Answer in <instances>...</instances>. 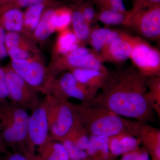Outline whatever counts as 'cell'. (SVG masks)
I'll use <instances>...</instances> for the list:
<instances>
[{"label":"cell","mask_w":160,"mask_h":160,"mask_svg":"<svg viewBox=\"0 0 160 160\" xmlns=\"http://www.w3.org/2000/svg\"><path fill=\"white\" fill-rule=\"evenodd\" d=\"M146 79L133 66L109 72L101 92L90 104L148 123L153 119L154 111L146 98Z\"/></svg>","instance_id":"obj_1"},{"label":"cell","mask_w":160,"mask_h":160,"mask_svg":"<svg viewBox=\"0 0 160 160\" xmlns=\"http://www.w3.org/2000/svg\"><path fill=\"white\" fill-rule=\"evenodd\" d=\"M72 9V29L81 45L86 46L88 44L91 26L84 19L78 6Z\"/></svg>","instance_id":"obj_22"},{"label":"cell","mask_w":160,"mask_h":160,"mask_svg":"<svg viewBox=\"0 0 160 160\" xmlns=\"http://www.w3.org/2000/svg\"><path fill=\"white\" fill-rule=\"evenodd\" d=\"M24 22V12L18 8L0 6V27L6 32L22 33Z\"/></svg>","instance_id":"obj_16"},{"label":"cell","mask_w":160,"mask_h":160,"mask_svg":"<svg viewBox=\"0 0 160 160\" xmlns=\"http://www.w3.org/2000/svg\"><path fill=\"white\" fill-rule=\"evenodd\" d=\"M38 160H68L69 157L62 143L51 139L38 151Z\"/></svg>","instance_id":"obj_23"},{"label":"cell","mask_w":160,"mask_h":160,"mask_svg":"<svg viewBox=\"0 0 160 160\" xmlns=\"http://www.w3.org/2000/svg\"><path fill=\"white\" fill-rule=\"evenodd\" d=\"M120 30L99 26L91 27L88 44L98 54L100 51L118 36Z\"/></svg>","instance_id":"obj_17"},{"label":"cell","mask_w":160,"mask_h":160,"mask_svg":"<svg viewBox=\"0 0 160 160\" xmlns=\"http://www.w3.org/2000/svg\"><path fill=\"white\" fill-rule=\"evenodd\" d=\"M6 32L0 27V61L8 56L7 50L5 46V38Z\"/></svg>","instance_id":"obj_38"},{"label":"cell","mask_w":160,"mask_h":160,"mask_svg":"<svg viewBox=\"0 0 160 160\" xmlns=\"http://www.w3.org/2000/svg\"><path fill=\"white\" fill-rule=\"evenodd\" d=\"M1 157H0V159H1Z\"/></svg>","instance_id":"obj_42"},{"label":"cell","mask_w":160,"mask_h":160,"mask_svg":"<svg viewBox=\"0 0 160 160\" xmlns=\"http://www.w3.org/2000/svg\"><path fill=\"white\" fill-rule=\"evenodd\" d=\"M98 93L84 86L71 72L67 71L59 78L52 79L45 94L58 99L74 98L81 103L90 104Z\"/></svg>","instance_id":"obj_7"},{"label":"cell","mask_w":160,"mask_h":160,"mask_svg":"<svg viewBox=\"0 0 160 160\" xmlns=\"http://www.w3.org/2000/svg\"><path fill=\"white\" fill-rule=\"evenodd\" d=\"M99 9H111L123 12L128 13L124 5L123 0H92Z\"/></svg>","instance_id":"obj_31"},{"label":"cell","mask_w":160,"mask_h":160,"mask_svg":"<svg viewBox=\"0 0 160 160\" xmlns=\"http://www.w3.org/2000/svg\"><path fill=\"white\" fill-rule=\"evenodd\" d=\"M28 136L32 150L36 153L51 139L49 135L48 107L46 98L29 115L28 123Z\"/></svg>","instance_id":"obj_10"},{"label":"cell","mask_w":160,"mask_h":160,"mask_svg":"<svg viewBox=\"0 0 160 160\" xmlns=\"http://www.w3.org/2000/svg\"><path fill=\"white\" fill-rule=\"evenodd\" d=\"M128 12L125 13L111 9H99L96 12L95 20L106 26L123 25Z\"/></svg>","instance_id":"obj_25"},{"label":"cell","mask_w":160,"mask_h":160,"mask_svg":"<svg viewBox=\"0 0 160 160\" xmlns=\"http://www.w3.org/2000/svg\"><path fill=\"white\" fill-rule=\"evenodd\" d=\"M89 137L77 118L69 133L64 138L70 140L78 147L86 151L89 143Z\"/></svg>","instance_id":"obj_28"},{"label":"cell","mask_w":160,"mask_h":160,"mask_svg":"<svg viewBox=\"0 0 160 160\" xmlns=\"http://www.w3.org/2000/svg\"><path fill=\"white\" fill-rule=\"evenodd\" d=\"M75 114L89 136L110 137L128 132V119L98 105L73 104Z\"/></svg>","instance_id":"obj_3"},{"label":"cell","mask_w":160,"mask_h":160,"mask_svg":"<svg viewBox=\"0 0 160 160\" xmlns=\"http://www.w3.org/2000/svg\"><path fill=\"white\" fill-rule=\"evenodd\" d=\"M9 66L35 90L43 94L54 78L50 75L40 53L26 59L12 60Z\"/></svg>","instance_id":"obj_8"},{"label":"cell","mask_w":160,"mask_h":160,"mask_svg":"<svg viewBox=\"0 0 160 160\" xmlns=\"http://www.w3.org/2000/svg\"><path fill=\"white\" fill-rule=\"evenodd\" d=\"M4 43L6 50L13 47H22L40 51L36 46V43L31 39L20 32H6Z\"/></svg>","instance_id":"obj_26"},{"label":"cell","mask_w":160,"mask_h":160,"mask_svg":"<svg viewBox=\"0 0 160 160\" xmlns=\"http://www.w3.org/2000/svg\"><path fill=\"white\" fill-rule=\"evenodd\" d=\"M128 131L140 140L152 160H160V129L147 122L128 119Z\"/></svg>","instance_id":"obj_12"},{"label":"cell","mask_w":160,"mask_h":160,"mask_svg":"<svg viewBox=\"0 0 160 160\" xmlns=\"http://www.w3.org/2000/svg\"><path fill=\"white\" fill-rule=\"evenodd\" d=\"M48 0H13L11 2L4 5L7 8H28L29 6L40 4V3H47Z\"/></svg>","instance_id":"obj_36"},{"label":"cell","mask_w":160,"mask_h":160,"mask_svg":"<svg viewBox=\"0 0 160 160\" xmlns=\"http://www.w3.org/2000/svg\"><path fill=\"white\" fill-rule=\"evenodd\" d=\"M131 52L127 32L120 31L118 36L106 45L98 54L103 63L106 62L119 65L129 59Z\"/></svg>","instance_id":"obj_13"},{"label":"cell","mask_w":160,"mask_h":160,"mask_svg":"<svg viewBox=\"0 0 160 160\" xmlns=\"http://www.w3.org/2000/svg\"><path fill=\"white\" fill-rule=\"evenodd\" d=\"M119 160H150V156L143 147L134 149L121 156Z\"/></svg>","instance_id":"obj_33"},{"label":"cell","mask_w":160,"mask_h":160,"mask_svg":"<svg viewBox=\"0 0 160 160\" xmlns=\"http://www.w3.org/2000/svg\"><path fill=\"white\" fill-rule=\"evenodd\" d=\"M3 67L6 72L8 99L10 102L27 111H32L41 102L38 92L17 74L9 65Z\"/></svg>","instance_id":"obj_9"},{"label":"cell","mask_w":160,"mask_h":160,"mask_svg":"<svg viewBox=\"0 0 160 160\" xmlns=\"http://www.w3.org/2000/svg\"><path fill=\"white\" fill-rule=\"evenodd\" d=\"M7 54L11 61L26 59L34 55L40 53V51L22 47H15L7 49Z\"/></svg>","instance_id":"obj_30"},{"label":"cell","mask_w":160,"mask_h":160,"mask_svg":"<svg viewBox=\"0 0 160 160\" xmlns=\"http://www.w3.org/2000/svg\"><path fill=\"white\" fill-rule=\"evenodd\" d=\"M122 26L146 41L160 38V5L129 11Z\"/></svg>","instance_id":"obj_6"},{"label":"cell","mask_w":160,"mask_h":160,"mask_svg":"<svg viewBox=\"0 0 160 160\" xmlns=\"http://www.w3.org/2000/svg\"><path fill=\"white\" fill-rule=\"evenodd\" d=\"M70 160V159H69V160Z\"/></svg>","instance_id":"obj_41"},{"label":"cell","mask_w":160,"mask_h":160,"mask_svg":"<svg viewBox=\"0 0 160 160\" xmlns=\"http://www.w3.org/2000/svg\"><path fill=\"white\" fill-rule=\"evenodd\" d=\"M80 46L82 45L80 43L72 29L68 28L58 32L52 57L64 55Z\"/></svg>","instance_id":"obj_20"},{"label":"cell","mask_w":160,"mask_h":160,"mask_svg":"<svg viewBox=\"0 0 160 160\" xmlns=\"http://www.w3.org/2000/svg\"><path fill=\"white\" fill-rule=\"evenodd\" d=\"M48 107L49 135L52 139L64 138L77 120L73 104L69 100L58 99L46 95Z\"/></svg>","instance_id":"obj_4"},{"label":"cell","mask_w":160,"mask_h":160,"mask_svg":"<svg viewBox=\"0 0 160 160\" xmlns=\"http://www.w3.org/2000/svg\"><path fill=\"white\" fill-rule=\"evenodd\" d=\"M47 3H40L27 8L24 12V22L22 34L31 39L32 35L37 26Z\"/></svg>","instance_id":"obj_21"},{"label":"cell","mask_w":160,"mask_h":160,"mask_svg":"<svg viewBox=\"0 0 160 160\" xmlns=\"http://www.w3.org/2000/svg\"><path fill=\"white\" fill-rule=\"evenodd\" d=\"M72 9L68 7L55 9L53 21L55 31L59 32L69 28L71 25Z\"/></svg>","instance_id":"obj_27"},{"label":"cell","mask_w":160,"mask_h":160,"mask_svg":"<svg viewBox=\"0 0 160 160\" xmlns=\"http://www.w3.org/2000/svg\"><path fill=\"white\" fill-rule=\"evenodd\" d=\"M13 0H0V6L9 4Z\"/></svg>","instance_id":"obj_40"},{"label":"cell","mask_w":160,"mask_h":160,"mask_svg":"<svg viewBox=\"0 0 160 160\" xmlns=\"http://www.w3.org/2000/svg\"><path fill=\"white\" fill-rule=\"evenodd\" d=\"M9 152L3 143L2 136H1V132H0V154H6V153H8Z\"/></svg>","instance_id":"obj_39"},{"label":"cell","mask_w":160,"mask_h":160,"mask_svg":"<svg viewBox=\"0 0 160 160\" xmlns=\"http://www.w3.org/2000/svg\"><path fill=\"white\" fill-rule=\"evenodd\" d=\"M66 150L69 159L71 160H90L86 151L78 147L68 139L64 138L59 140Z\"/></svg>","instance_id":"obj_29"},{"label":"cell","mask_w":160,"mask_h":160,"mask_svg":"<svg viewBox=\"0 0 160 160\" xmlns=\"http://www.w3.org/2000/svg\"><path fill=\"white\" fill-rule=\"evenodd\" d=\"M82 68L109 71L100 60L98 54L92 49L89 53L79 56H61L53 57L51 65L48 67L49 73L53 77H57L62 72Z\"/></svg>","instance_id":"obj_11"},{"label":"cell","mask_w":160,"mask_h":160,"mask_svg":"<svg viewBox=\"0 0 160 160\" xmlns=\"http://www.w3.org/2000/svg\"><path fill=\"white\" fill-rule=\"evenodd\" d=\"M29 116L27 110L11 102L0 107V132L9 152L36 154L32 150L28 139Z\"/></svg>","instance_id":"obj_2"},{"label":"cell","mask_w":160,"mask_h":160,"mask_svg":"<svg viewBox=\"0 0 160 160\" xmlns=\"http://www.w3.org/2000/svg\"><path fill=\"white\" fill-rule=\"evenodd\" d=\"M140 141L128 132L109 137V148L112 158L122 155L140 147Z\"/></svg>","instance_id":"obj_15"},{"label":"cell","mask_w":160,"mask_h":160,"mask_svg":"<svg viewBox=\"0 0 160 160\" xmlns=\"http://www.w3.org/2000/svg\"><path fill=\"white\" fill-rule=\"evenodd\" d=\"M131 46L129 59L134 67L146 78L160 77V52L148 41L127 32Z\"/></svg>","instance_id":"obj_5"},{"label":"cell","mask_w":160,"mask_h":160,"mask_svg":"<svg viewBox=\"0 0 160 160\" xmlns=\"http://www.w3.org/2000/svg\"><path fill=\"white\" fill-rule=\"evenodd\" d=\"M146 98L154 112L160 116V77L147 78Z\"/></svg>","instance_id":"obj_24"},{"label":"cell","mask_w":160,"mask_h":160,"mask_svg":"<svg viewBox=\"0 0 160 160\" xmlns=\"http://www.w3.org/2000/svg\"><path fill=\"white\" fill-rule=\"evenodd\" d=\"M0 160H38V158L37 154L9 152L1 157Z\"/></svg>","instance_id":"obj_35"},{"label":"cell","mask_w":160,"mask_h":160,"mask_svg":"<svg viewBox=\"0 0 160 160\" xmlns=\"http://www.w3.org/2000/svg\"><path fill=\"white\" fill-rule=\"evenodd\" d=\"M55 9L45 10L37 26L32 32L31 39L35 43H43L55 32L53 18Z\"/></svg>","instance_id":"obj_19"},{"label":"cell","mask_w":160,"mask_h":160,"mask_svg":"<svg viewBox=\"0 0 160 160\" xmlns=\"http://www.w3.org/2000/svg\"><path fill=\"white\" fill-rule=\"evenodd\" d=\"M8 92L6 72L4 67L0 66V107L8 102Z\"/></svg>","instance_id":"obj_34"},{"label":"cell","mask_w":160,"mask_h":160,"mask_svg":"<svg viewBox=\"0 0 160 160\" xmlns=\"http://www.w3.org/2000/svg\"><path fill=\"white\" fill-rule=\"evenodd\" d=\"M132 7L131 10H132L160 5V0H132Z\"/></svg>","instance_id":"obj_37"},{"label":"cell","mask_w":160,"mask_h":160,"mask_svg":"<svg viewBox=\"0 0 160 160\" xmlns=\"http://www.w3.org/2000/svg\"><path fill=\"white\" fill-rule=\"evenodd\" d=\"M69 71L80 83L98 93L106 82L110 72L91 68L75 69Z\"/></svg>","instance_id":"obj_14"},{"label":"cell","mask_w":160,"mask_h":160,"mask_svg":"<svg viewBox=\"0 0 160 160\" xmlns=\"http://www.w3.org/2000/svg\"><path fill=\"white\" fill-rule=\"evenodd\" d=\"M94 5L92 0H88L87 2L81 3L78 6L84 19L90 26L96 21V11L95 10Z\"/></svg>","instance_id":"obj_32"},{"label":"cell","mask_w":160,"mask_h":160,"mask_svg":"<svg viewBox=\"0 0 160 160\" xmlns=\"http://www.w3.org/2000/svg\"><path fill=\"white\" fill-rule=\"evenodd\" d=\"M86 151L90 160H112L109 148V137L89 136Z\"/></svg>","instance_id":"obj_18"}]
</instances>
